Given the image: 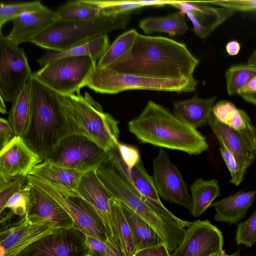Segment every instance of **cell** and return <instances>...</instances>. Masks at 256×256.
<instances>
[{
    "label": "cell",
    "instance_id": "obj_1",
    "mask_svg": "<svg viewBox=\"0 0 256 256\" xmlns=\"http://www.w3.org/2000/svg\"><path fill=\"white\" fill-rule=\"evenodd\" d=\"M199 64L184 44L138 33L131 48L107 68L144 77L184 80L194 78Z\"/></svg>",
    "mask_w": 256,
    "mask_h": 256
},
{
    "label": "cell",
    "instance_id": "obj_2",
    "mask_svg": "<svg viewBox=\"0 0 256 256\" xmlns=\"http://www.w3.org/2000/svg\"><path fill=\"white\" fill-rule=\"evenodd\" d=\"M128 131L141 143L199 155L206 151V138L179 120L169 110L152 100L128 124Z\"/></svg>",
    "mask_w": 256,
    "mask_h": 256
},
{
    "label": "cell",
    "instance_id": "obj_3",
    "mask_svg": "<svg viewBox=\"0 0 256 256\" xmlns=\"http://www.w3.org/2000/svg\"><path fill=\"white\" fill-rule=\"evenodd\" d=\"M31 110L22 138L42 161L64 138L74 134L56 94L31 78Z\"/></svg>",
    "mask_w": 256,
    "mask_h": 256
},
{
    "label": "cell",
    "instance_id": "obj_4",
    "mask_svg": "<svg viewBox=\"0 0 256 256\" xmlns=\"http://www.w3.org/2000/svg\"><path fill=\"white\" fill-rule=\"evenodd\" d=\"M56 94L74 134L86 136L106 152L118 142V121L104 112L88 93L84 96L80 91L70 95Z\"/></svg>",
    "mask_w": 256,
    "mask_h": 256
},
{
    "label": "cell",
    "instance_id": "obj_5",
    "mask_svg": "<svg viewBox=\"0 0 256 256\" xmlns=\"http://www.w3.org/2000/svg\"><path fill=\"white\" fill-rule=\"evenodd\" d=\"M130 19V13L117 16H102L86 20H58L36 36L32 43L42 48L62 52L94 36L124 29Z\"/></svg>",
    "mask_w": 256,
    "mask_h": 256
},
{
    "label": "cell",
    "instance_id": "obj_6",
    "mask_svg": "<svg viewBox=\"0 0 256 256\" xmlns=\"http://www.w3.org/2000/svg\"><path fill=\"white\" fill-rule=\"evenodd\" d=\"M198 84L194 78L184 80L152 78L120 73L96 66L86 86L96 92L110 94L132 90L189 92L196 90Z\"/></svg>",
    "mask_w": 256,
    "mask_h": 256
},
{
    "label": "cell",
    "instance_id": "obj_7",
    "mask_svg": "<svg viewBox=\"0 0 256 256\" xmlns=\"http://www.w3.org/2000/svg\"><path fill=\"white\" fill-rule=\"evenodd\" d=\"M96 62L90 56L65 57L46 64L32 76L57 94H72L86 86Z\"/></svg>",
    "mask_w": 256,
    "mask_h": 256
},
{
    "label": "cell",
    "instance_id": "obj_8",
    "mask_svg": "<svg viewBox=\"0 0 256 256\" xmlns=\"http://www.w3.org/2000/svg\"><path fill=\"white\" fill-rule=\"evenodd\" d=\"M109 160L108 152L85 136L72 134L62 140L44 160L82 172L96 170Z\"/></svg>",
    "mask_w": 256,
    "mask_h": 256
},
{
    "label": "cell",
    "instance_id": "obj_9",
    "mask_svg": "<svg viewBox=\"0 0 256 256\" xmlns=\"http://www.w3.org/2000/svg\"><path fill=\"white\" fill-rule=\"evenodd\" d=\"M29 182L45 191L64 208L74 224L86 236L104 242L108 241L106 228L90 204L79 195L61 192L41 180L28 175Z\"/></svg>",
    "mask_w": 256,
    "mask_h": 256
},
{
    "label": "cell",
    "instance_id": "obj_10",
    "mask_svg": "<svg viewBox=\"0 0 256 256\" xmlns=\"http://www.w3.org/2000/svg\"><path fill=\"white\" fill-rule=\"evenodd\" d=\"M32 75L24 50L11 44L0 30V96L12 102Z\"/></svg>",
    "mask_w": 256,
    "mask_h": 256
},
{
    "label": "cell",
    "instance_id": "obj_11",
    "mask_svg": "<svg viewBox=\"0 0 256 256\" xmlns=\"http://www.w3.org/2000/svg\"><path fill=\"white\" fill-rule=\"evenodd\" d=\"M89 252L86 236L74 225L56 228L15 256H85Z\"/></svg>",
    "mask_w": 256,
    "mask_h": 256
},
{
    "label": "cell",
    "instance_id": "obj_12",
    "mask_svg": "<svg viewBox=\"0 0 256 256\" xmlns=\"http://www.w3.org/2000/svg\"><path fill=\"white\" fill-rule=\"evenodd\" d=\"M152 176L158 194L162 200L184 206L192 211V198L188 184L166 152L160 148L154 159Z\"/></svg>",
    "mask_w": 256,
    "mask_h": 256
},
{
    "label": "cell",
    "instance_id": "obj_13",
    "mask_svg": "<svg viewBox=\"0 0 256 256\" xmlns=\"http://www.w3.org/2000/svg\"><path fill=\"white\" fill-rule=\"evenodd\" d=\"M56 228L48 220L26 214L0 228V246L4 249L6 256H15Z\"/></svg>",
    "mask_w": 256,
    "mask_h": 256
},
{
    "label": "cell",
    "instance_id": "obj_14",
    "mask_svg": "<svg viewBox=\"0 0 256 256\" xmlns=\"http://www.w3.org/2000/svg\"><path fill=\"white\" fill-rule=\"evenodd\" d=\"M221 231L208 220L192 222L184 238L170 256H214L222 252Z\"/></svg>",
    "mask_w": 256,
    "mask_h": 256
},
{
    "label": "cell",
    "instance_id": "obj_15",
    "mask_svg": "<svg viewBox=\"0 0 256 256\" xmlns=\"http://www.w3.org/2000/svg\"><path fill=\"white\" fill-rule=\"evenodd\" d=\"M208 125L220 146L230 151L238 164L246 172L256 156V128L254 125L242 130H236L218 120L213 114Z\"/></svg>",
    "mask_w": 256,
    "mask_h": 256
},
{
    "label": "cell",
    "instance_id": "obj_16",
    "mask_svg": "<svg viewBox=\"0 0 256 256\" xmlns=\"http://www.w3.org/2000/svg\"><path fill=\"white\" fill-rule=\"evenodd\" d=\"M168 4L186 15L192 24L194 32L201 38L208 37L234 12L226 8L213 6L204 1L168 0Z\"/></svg>",
    "mask_w": 256,
    "mask_h": 256
},
{
    "label": "cell",
    "instance_id": "obj_17",
    "mask_svg": "<svg viewBox=\"0 0 256 256\" xmlns=\"http://www.w3.org/2000/svg\"><path fill=\"white\" fill-rule=\"evenodd\" d=\"M78 194L86 200L94 209L106 228L108 241L118 243L119 240L112 223L110 194L98 177L96 170L84 173L78 188Z\"/></svg>",
    "mask_w": 256,
    "mask_h": 256
},
{
    "label": "cell",
    "instance_id": "obj_18",
    "mask_svg": "<svg viewBox=\"0 0 256 256\" xmlns=\"http://www.w3.org/2000/svg\"><path fill=\"white\" fill-rule=\"evenodd\" d=\"M42 162L22 136H16L0 151V180L28 176L34 167Z\"/></svg>",
    "mask_w": 256,
    "mask_h": 256
},
{
    "label": "cell",
    "instance_id": "obj_19",
    "mask_svg": "<svg viewBox=\"0 0 256 256\" xmlns=\"http://www.w3.org/2000/svg\"><path fill=\"white\" fill-rule=\"evenodd\" d=\"M58 20L56 11L46 6L30 12L22 14L14 18L13 26L10 34L6 36L12 44L18 46L32 40Z\"/></svg>",
    "mask_w": 256,
    "mask_h": 256
},
{
    "label": "cell",
    "instance_id": "obj_20",
    "mask_svg": "<svg viewBox=\"0 0 256 256\" xmlns=\"http://www.w3.org/2000/svg\"><path fill=\"white\" fill-rule=\"evenodd\" d=\"M128 173L129 178L134 186L142 196L144 202L154 210L184 228L190 225L192 222L176 217L162 204L152 176L147 172L142 160L128 171Z\"/></svg>",
    "mask_w": 256,
    "mask_h": 256
},
{
    "label": "cell",
    "instance_id": "obj_21",
    "mask_svg": "<svg viewBox=\"0 0 256 256\" xmlns=\"http://www.w3.org/2000/svg\"><path fill=\"white\" fill-rule=\"evenodd\" d=\"M27 214L48 220L57 228H70L74 225L70 216L56 200L40 188L32 184Z\"/></svg>",
    "mask_w": 256,
    "mask_h": 256
},
{
    "label": "cell",
    "instance_id": "obj_22",
    "mask_svg": "<svg viewBox=\"0 0 256 256\" xmlns=\"http://www.w3.org/2000/svg\"><path fill=\"white\" fill-rule=\"evenodd\" d=\"M84 173L62 168L44 160L34 166L28 175L61 192L78 195V185Z\"/></svg>",
    "mask_w": 256,
    "mask_h": 256
},
{
    "label": "cell",
    "instance_id": "obj_23",
    "mask_svg": "<svg viewBox=\"0 0 256 256\" xmlns=\"http://www.w3.org/2000/svg\"><path fill=\"white\" fill-rule=\"evenodd\" d=\"M216 99V96L202 98L196 95L174 102L172 114L184 124L197 130L208 125Z\"/></svg>",
    "mask_w": 256,
    "mask_h": 256
},
{
    "label": "cell",
    "instance_id": "obj_24",
    "mask_svg": "<svg viewBox=\"0 0 256 256\" xmlns=\"http://www.w3.org/2000/svg\"><path fill=\"white\" fill-rule=\"evenodd\" d=\"M256 190L248 192L240 191L216 202L210 206L216 210L214 220L230 224H238L247 214L249 208L256 198Z\"/></svg>",
    "mask_w": 256,
    "mask_h": 256
},
{
    "label": "cell",
    "instance_id": "obj_25",
    "mask_svg": "<svg viewBox=\"0 0 256 256\" xmlns=\"http://www.w3.org/2000/svg\"><path fill=\"white\" fill-rule=\"evenodd\" d=\"M107 34H100L76 44L62 52L48 51L39 58L36 62L40 66L68 56H90L98 60L110 46Z\"/></svg>",
    "mask_w": 256,
    "mask_h": 256
},
{
    "label": "cell",
    "instance_id": "obj_26",
    "mask_svg": "<svg viewBox=\"0 0 256 256\" xmlns=\"http://www.w3.org/2000/svg\"><path fill=\"white\" fill-rule=\"evenodd\" d=\"M119 202L132 230L137 251L164 244L158 233L148 223L126 204Z\"/></svg>",
    "mask_w": 256,
    "mask_h": 256
},
{
    "label": "cell",
    "instance_id": "obj_27",
    "mask_svg": "<svg viewBox=\"0 0 256 256\" xmlns=\"http://www.w3.org/2000/svg\"><path fill=\"white\" fill-rule=\"evenodd\" d=\"M139 27L147 34L158 32L172 36L183 35L188 29L184 14L178 12L164 16L144 18L140 22Z\"/></svg>",
    "mask_w": 256,
    "mask_h": 256
},
{
    "label": "cell",
    "instance_id": "obj_28",
    "mask_svg": "<svg viewBox=\"0 0 256 256\" xmlns=\"http://www.w3.org/2000/svg\"><path fill=\"white\" fill-rule=\"evenodd\" d=\"M192 198V211L194 217L201 216L212 202L220 196V187L218 181L212 178L204 180L197 178L190 186Z\"/></svg>",
    "mask_w": 256,
    "mask_h": 256
},
{
    "label": "cell",
    "instance_id": "obj_29",
    "mask_svg": "<svg viewBox=\"0 0 256 256\" xmlns=\"http://www.w3.org/2000/svg\"><path fill=\"white\" fill-rule=\"evenodd\" d=\"M12 102L8 122L16 136H22L28 124L31 110V80Z\"/></svg>",
    "mask_w": 256,
    "mask_h": 256
},
{
    "label": "cell",
    "instance_id": "obj_30",
    "mask_svg": "<svg viewBox=\"0 0 256 256\" xmlns=\"http://www.w3.org/2000/svg\"><path fill=\"white\" fill-rule=\"evenodd\" d=\"M110 216L114 230L124 256H134L137 250L130 226L119 202L110 199Z\"/></svg>",
    "mask_w": 256,
    "mask_h": 256
},
{
    "label": "cell",
    "instance_id": "obj_31",
    "mask_svg": "<svg viewBox=\"0 0 256 256\" xmlns=\"http://www.w3.org/2000/svg\"><path fill=\"white\" fill-rule=\"evenodd\" d=\"M212 114L218 120L236 130H242L252 124L246 112L228 100H220L214 104Z\"/></svg>",
    "mask_w": 256,
    "mask_h": 256
},
{
    "label": "cell",
    "instance_id": "obj_32",
    "mask_svg": "<svg viewBox=\"0 0 256 256\" xmlns=\"http://www.w3.org/2000/svg\"><path fill=\"white\" fill-rule=\"evenodd\" d=\"M58 20L78 21L94 20L101 16L100 10L86 0L68 1L56 10Z\"/></svg>",
    "mask_w": 256,
    "mask_h": 256
},
{
    "label": "cell",
    "instance_id": "obj_33",
    "mask_svg": "<svg viewBox=\"0 0 256 256\" xmlns=\"http://www.w3.org/2000/svg\"><path fill=\"white\" fill-rule=\"evenodd\" d=\"M138 34L136 30L132 29L120 35L112 44L110 45L98 60L96 66L102 68L108 66L131 48Z\"/></svg>",
    "mask_w": 256,
    "mask_h": 256
},
{
    "label": "cell",
    "instance_id": "obj_34",
    "mask_svg": "<svg viewBox=\"0 0 256 256\" xmlns=\"http://www.w3.org/2000/svg\"><path fill=\"white\" fill-rule=\"evenodd\" d=\"M256 75V67L247 64L229 68L225 73L228 94H238L239 91Z\"/></svg>",
    "mask_w": 256,
    "mask_h": 256
},
{
    "label": "cell",
    "instance_id": "obj_35",
    "mask_svg": "<svg viewBox=\"0 0 256 256\" xmlns=\"http://www.w3.org/2000/svg\"><path fill=\"white\" fill-rule=\"evenodd\" d=\"M44 6L40 0L0 4V29L8 22L24 13L39 10Z\"/></svg>",
    "mask_w": 256,
    "mask_h": 256
},
{
    "label": "cell",
    "instance_id": "obj_36",
    "mask_svg": "<svg viewBox=\"0 0 256 256\" xmlns=\"http://www.w3.org/2000/svg\"><path fill=\"white\" fill-rule=\"evenodd\" d=\"M86 1L98 7L101 14L106 16H114L125 13H130L132 11L143 8L138 4L136 0H86Z\"/></svg>",
    "mask_w": 256,
    "mask_h": 256
},
{
    "label": "cell",
    "instance_id": "obj_37",
    "mask_svg": "<svg viewBox=\"0 0 256 256\" xmlns=\"http://www.w3.org/2000/svg\"><path fill=\"white\" fill-rule=\"evenodd\" d=\"M30 184L28 182L24 188L9 199L2 211L6 210L14 216L18 217L26 216L28 212L30 204Z\"/></svg>",
    "mask_w": 256,
    "mask_h": 256
},
{
    "label": "cell",
    "instance_id": "obj_38",
    "mask_svg": "<svg viewBox=\"0 0 256 256\" xmlns=\"http://www.w3.org/2000/svg\"><path fill=\"white\" fill-rule=\"evenodd\" d=\"M235 240L236 244L248 248L256 243V210L246 220L238 224Z\"/></svg>",
    "mask_w": 256,
    "mask_h": 256
},
{
    "label": "cell",
    "instance_id": "obj_39",
    "mask_svg": "<svg viewBox=\"0 0 256 256\" xmlns=\"http://www.w3.org/2000/svg\"><path fill=\"white\" fill-rule=\"evenodd\" d=\"M86 242L91 256H124L120 242H104L89 236H86Z\"/></svg>",
    "mask_w": 256,
    "mask_h": 256
},
{
    "label": "cell",
    "instance_id": "obj_40",
    "mask_svg": "<svg viewBox=\"0 0 256 256\" xmlns=\"http://www.w3.org/2000/svg\"><path fill=\"white\" fill-rule=\"evenodd\" d=\"M28 182V176H18L7 181L0 180V212L9 199Z\"/></svg>",
    "mask_w": 256,
    "mask_h": 256
},
{
    "label": "cell",
    "instance_id": "obj_41",
    "mask_svg": "<svg viewBox=\"0 0 256 256\" xmlns=\"http://www.w3.org/2000/svg\"><path fill=\"white\" fill-rule=\"evenodd\" d=\"M222 158L230 173V182L238 186L242 182L246 172H245L238 164L233 154L224 147L220 148Z\"/></svg>",
    "mask_w": 256,
    "mask_h": 256
},
{
    "label": "cell",
    "instance_id": "obj_42",
    "mask_svg": "<svg viewBox=\"0 0 256 256\" xmlns=\"http://www.w3.org/2000/svg\"><path fill=\"white\" fill-rule=\"evenodd\" d=\"M204 2L209 4L226 8L234 12L256 10V0H218Z\"/></svg>",
    "mask_w": 256,
    "mask_h": 256
},
{
    "label": "cell",
    "instance_id": "obj_43",
    "mask_svg": "<svg viewBox=\"0 0 256 256\" xmlns=\"http://www.w3.org/2000/svg\"><path fill=\"white\" fill-rule=\"evenodd\" d=\"M118 146L121 157L130 171L141 160L139 150L134 146L119 142Z\"/></svg>",
    "mask_w": 256,
    "mask_h": 256
},
{
    "label": "cell",
    "instance_id": "obj_44",
    "mask_svg": "<svg viewBox=\"0 0 256 256\" xmlns=\"http://www.w3.org/2000/svg\"><path fill=\"white\" fill-rule=\"evenodd\" d=\"M8 120L0 118V150L4 148L16 136Z\"/></svg>",
    "mask_w": 256,
    "mask_h": 256
},
{
    "label": "cell",
    "instance_id": "obj_45",
    "mask_svg": "<svg viewBox=\"0 0 256 256\" xmlns=\"http://www.w3.org/2000/svg\"><path fill=\"white\" fill-rule=\"evenodd\" d=\"M170 252L164 244L136 251L134 256H170Z\"/></svg>",
    "mask_w": 256,
    "mask_h": 256
},
{
    "label": "cell",
    "instance_id": "obj_46",
    "mask_svg": "<svg viewBox=\"0 0 256 256\" xmlns=\"http://www.w3.org/2000/svg\"><path fill=\"white\" fill-rule=\"evenodd\" d=\"M240 50V44L236 40L228 42L226 46V50L230 56H236Z\"/></svg>",
    "mask_w": 256,
    "mask_h": 256
},
{
    "label": "cell",
    "instance_id": "obj_47",
    "mask_svg": "<svg viewBox=\"0 0 256 256\" xmlns=\"http://www.w3.org/2000/svg\"><path fill=\"white\" fill-rule=\"evenodd\" d=\"M136 2L142 7L150 6H163L168 4V0H136Z\"/></svg>",
    "mask_w": 256,
    "mask_h": 256
},
{
    "label": "cell",
    "instance_id": "obj_48",
    "mask_svg": "<svg viewBox=\"0 0 256 256\" xmlns=\"http://www.w3.org/2000/svg\"><path fill=\"white\" fill-rule=\"evenodd\" d=\"M253 92H256V75L239 91L238 95L242 93Z\"/></svg>",
    "mask_w": 256,
    "mask_h": 256
},
{
    "label": "cell",
    "instance_id": "obj_49",
    "mask_svg": "<svg viewBox=\"0 0 256 256\" xmlns=\"http://www.w3.org/2000/svg\"><path fill=\"white\" fill-rule=\"evenodd\" d=\"M239 96L246 101L256 105V92L242 93Z\"/></svg>",
    "mask_w": 256,
    "mask_h": 256
},
{
    "label": "cell",
    "instance_id": "obj_50",
    "mask_svg": "<svg viewBox=\"0 0 256 256\" xmlns=\"http://www.w3.org/2000/svg\"><path fill=\"white\" fill-rule=\"evenodd\" d=\"M246 64L256 67V49L249 57Z\"/></svg>",
    "mask_w": 256,
    "mask_h": 256
},
{
    "label": "cell",
    "instance_id": "obj_51",
    "mask_svg": "<svg viewBox=\"0 0 256 256\" xmlns=\"http://www.w3.org/2000/svg\"><path fill=\"white\" fill-rule=\"evenodd\" d=\"M0 112L2 114H5L6 112V109L4 104V100L3 98L0 96Z\"/></svg>",
    "mask_w": 256,
    "mask_h": 256
},
{
    "label": "cell",
    "instance_id": "obj_52",
    "mask_svg": "<svg viewBox=\"0 0 256 256\" xmlns=\"http://www.w3.org/2000/svg\"><path fill=\"white\" fill-rule=\"evenodd\" d=\"M214 256H240L238 252H234L231 254H228L224 252H222Z\"/></svg>",
    "mask_w": 256,
    "mask_h": 256
},
{
    "label": "cell",
    "instance_id": "obj_53",
    "mask_svg": "<svg viewBox=\"0 0 256 256\" xmlns=\"http://www.w3.org/2000/svg\"><path fill=\"white\" fill-rule=\"evenodd\" d=\"M85 256H91L90 254H87V255H86Z\"/></svg>",
    "mask_w": 256,
    "mask_h": 256
}]
</instances>
